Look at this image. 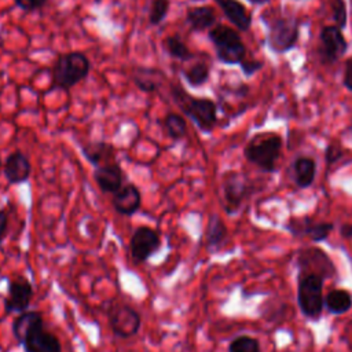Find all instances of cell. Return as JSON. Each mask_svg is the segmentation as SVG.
<instances>
[{"mask_svg":"<svg viewBox=\"0 0 352 352\" xmlns=\"http://www.w3.org/2000/svg\"><path fill=\"white\" fill-rule=\"evenodd\" d=\"M170 94L184 116H187L201 132L210 133L217 122V106L209 98L191 96L182 85L172 84Z\"/></svg>","mask_w":352,"mask_h":352,"instance_id":"obj_1","label":"cell"},{"mask_svg":"<svg viewBox=\"0 0 352 352\" xmlns=\"http://www.w3.org/2000/svg\"><path fill=\"white\" fill-rule=\"evenodd\" d=\"M91 70V62L85 54L73 51L60 54L51 70V87L54 89H70L81 82Z\"/></svg>","mask_w":352,"mask_h":352,"instance_id":"obj_2","label":"cell"},{"mask_svg":"<svg viewBox=\"0 0 352 352\" xmlns=\"http://www.w3.org/2000/svg\"><path fill=\"white\" fill-rule=\"evenodd\" d=\"M282 139L272 132L257 133L245 147V157L264 172H274L280 154Z\"/></svg>","mask_w":352,"mask_h":352,"instance_id":"obj_3","label":"cell"},{"mask_svg":"<svg viewBox=\"0 0 352 352\" xmlns=\"http://www.w3.org/2000/svg\"><path fill=\"white\" fill-rule=\"evenodd\" d=\"M214 45L217 59L224 65H241L246 56V48L239 34L232 28L216 25L208 33Z\"/></svg>","mask_w":352,"mask_h":352,"instance_id":"obj_4","label":"cell"},{"mask_svg":"<svg viewBox=\"0 0 352 352\" xmlns=\"http://www.w3.org/2000/svg\"><path fill=\"white\" fill-rule=\"evenodd\" d=\"M268 30H267V45L271 51L276 54H283L292 50L298 40V21L294 16L276 15L271 19L264 18Z\"/></svg>","mask_w":352,"mask_h":352,"instance_id":"obj_5","label":"cell"},{"mask_svg":"<svg viewBox=\"0 0 352 352\" xmlns=\"http://www.w3.org/2000/svg\"><path fill=\"white\" fill-rule=\"evenodd\" d=\"M297 302L302 315L308 319H318L322 315L323 297V278L316 274H305L298 276Z\"/></svg>","mask_w":352,"mask_h":352,"instance_id":"obj_6","label":"cell"},{"mask_svg":"<svg viewBox=\"0 0 352 352\" xmlns=\"http://www.w3.org/2000/svg\"><path fill=\"white\" fill-rule=\"evenodd\" d=\"M106 315L111 331L118 338H131L138 334L142 319L138 311L126 304H111L106 308Z\"/></svg>","mask_w":352,"mask_h":352,"instance_id":"obj_7","label":"cell"},{"mask_svg":"<svg viewBox=\"0 0 352 352\" xmlns=\"http://www.w3.org/2000/svg\"><path fill=\"white\" fill-rule=\"evenodd\" d=\"M33 298V287L32 283L22 275H15L8 279L7 296L4 300L6 314H22L29 311Z\"/></svg>","mask_w":352,"mask_h":352,"instance_id":"obj_8","label":"cell"},{"mask_svg":"<svg viewBox=\"0 0 352 352\" xmlns=\"http://www.w3.org/2000/svg\"><path fill=\"white\" fill-rule=\"evenodd\" d=\"M161 246V238L158 232L147 226L138 227L129 242V250L132 260L138 264L147 261Z\"/></svg>","mask_w":352,"mask_h":352,"instance_id":"obj_9","label":"cell"},{"mask_svg":"<svg viewBox=\"0 0 352 352\" xmlns=\"http://www.w3.org/2000/svg\"><path fill=\"white\" fill-rule=\"evenodd\" d=\"M250 192L249 180L245 175L230 172L223 182V199L227 213H235Z\"/></svg>","mask_w":352,"mask_h":352,"instance_id":"obj_10","label":"cell"},{"mask_svg":"<svg viewBox=\"0 0 352 352\" xmlns=\"http://www.w3.org/2000/svg\"><path fill=\"white\" fill-rule=\"evenodd\" d=\"M320 45L318 48L319 56L324 63H334L338 60L348 48L346 40L337 26H324L319 34Z\"/></svg>","mask_w":352,"mask_h":352,"instance_id":"obj_11","label":"cell"},{"mask_svg":"<svg viewBox=\"0 0 352 352\" xmlns=\"http://www.w3.org/2000/svg\"><path fill=\"white\" fill-rule=\"evenodd\" d=\"M298 268H300V275H305V274L318 275V271H316L318 268L323 278H329L336 274V268L331 260L326 256L323 250L316 248H308L298 252Z\"/></svg>","mask_w":352,"mask_h":352,"instance_id":"obj_12","label":"cell"},{"mask_svg":"<svg viewBox=\"0 0 352 352\" xmlns=\"http://www.w3.org/2000/svg\"><path fill=\"white\" fill-rule=\"evenodd\" d=\"M18 344L23 346L25 352H62L59 340L44 329V323L32 329Z\"/></svg>","mask_w":352,"mask_h":352,"instance_id":"obj_13","label":"cell"},{"mask_svg":"<svg viewBox=\"0 0 352 352\" xmlns=\"http://www.w3.org/2000/svg\"><path fill=\"white\" fill-rule=\"evenodd\" d=\"M94 180L104 194H114L122 187L124 172L121 165L114 161L95 168Z\"/></svg>","mask_w":352,"mask_h":352,"instance_id":"obj_14","label":"cell"},{"mask_svg":"<svg viewBox=\"0 0 352 352\" xmlns=\"http://www.w3.org/2000/svg\"><path fill=\"white\" fill-rule=\"evenodd\" d=\"M111 205L118 214H122V216L135 214L142 205L140 190L135 184L126 183L117 192L113 194Z\"/></svg>","mask_w":352,"mask_h":352,"instance_id":"obj_15","label":"cell"},{"mask_svg":"<svg viewBox=\"0 0 352 352\" xmlns=\"http://www.w3.org/2000/svg\"><path fill=\"white\" fill-rule=\"evenodd\" d=\"M3 170H4V177L10 184H22L30 177V173H32L30 160L22 151L15 150L7 155Z\"/></svg>","mask_w":352,"mask_h":352,"instance_id":"obj_16","label":"cell"},{"mask_svg":"<svg viewBox=\"0 0 352 352\" xmlns=\"http://www.w3.org/2000/svg\"><path fill=\"white\" fill-rule=\"evenodd\" d=\"M286 228L293 234V235H305L309 236L314 242H322L324 241L329 234L333 231L334 226L331 223H314L311 219L304 217V219H292L287 224Z\"/></svg>","mask_w":352,"mask_h":352,"instance_id":"obj_17","label":"cell"},{"mask_svg":"<svg viewBox=\"0 0 352 352\" xmlns=\"http://www.w3.org/2000/svg\"><path fill=\"white\" fill-rule=\"evenodd\" d=\"M81 154L89 164H92L95 168H98L100 165L114 162L117 151L111 143L98 140V142L85 143L81 147Z\"/></svg>","mask_w":352,"mask_h":352,"instance_id":"obj_18","label":"cell"},{"mask_svg":"<svg viewBox=\"0 0 352 352\" xmlns=\"http://www.w3.org/2000/svg\"><path fill=\"white\" fill-rule=\"evenodd\" d=\"M216 4L220 7L223 14L227 16V19L242 32L249 30L252 25V16L248 12V10L239 3L238 0H214Z\"/></svg>","mask_w":352,"mask_h":352,"instance_id":"obj_19","label":"cell"},{"mask_svg":"<svg viewBox=\"0 0 352 352\" xmlns=\"http://www.w3.org/2000/svg\"><path fill=\"white\" fill-rule=\"evenodd\" d=\"M186 21L192 32H204L212 29L216 22L214 10L209 6L190 7L186 12Z\"/></svg>","mask_w":352,"mask_h":352,"instance_id":"obj_20","label":"cell"},{"mask_svg":"<svg viewBox=\"0 0 352 352\" xmlns=\"http://www.w3.org/2000/svg\"><path fill=\"white\" fill-rule=\"evenodd\" d=\"M164 78H165V76L161 70L151 69V67H138L132 77L135 85L140 91L147 92V94L155 92L161 87Z\"/></svg>","mask_w":352,"mask_h":352,"instance_id":"obj_21","label":"cell"},{"mask_svg":"<svg viewBox=\"0 0 352 352\" xmlns=\"http://www.w3.org/2000/svg\"><path fill=\"white\" fill-rule=\"evenodd\" d=\"M294 182L298 187H309L316 175V164L309 157H298L293 164Z\"/></svg>","mask_w":352,"mask_h":352,"instance_id":"obj_22","label":"cell"},{"mask_svg":"<svg viewBox=\"0 0 352 352\" xmlns=\"http://www.w3.org/2000/svg\"><path fill=\"white\" fill-rule=\"evenodd\" d=\"M227 236V228L223 220L217 214H212L208 221L206 232H205V243L210 250L219 249Z\"/></svg>","mask_w":352,"mask_h":352,"instance_id":"obj_23","label":"cell"},{"mask_svg":"<svg viewBox=\"0 0 352 352\" xmlns=\"http://www.w3.org/2000/svg\"><path fill=\"white\" fill-rule=\"evenodd\" d=\"M324 307L330 314L341 315L349 311L352 307V296L348 290L344 289H334L327 293L324 297Z\"/></svg>","mask_w":352,"mask_h":352,"instance_id":"obj_24","label":"cell"},{"mask_svg":"<svg viewBox=\"0 0 352 352\" xmlns=\"http://www.w3.org/2000/svg\"><path fill=\"white\" fill-rule=\"evenodd\" d=\"M164 128L166 135L175 140L180 142L187 135V122L186 118L176 113H168L164 118Z\"/></svg>","mask_w":352,"mask_h":352,"instance_id":"obj_25","label":"cell"},{"mask_svg":"<svg viewBox=\"0 0 352 352\" xmlns=\"http://www.w3.org/2000/svg\"><path fill=\"white\" fill-rule=\"evenodd\" d=\"M164 48L170 58L182 60V62H186L194 56L179 34L168 36L164 40Z\"/></svg>","mask_w":352,"mask_h":352,"instance_id":"obj_26","label":"cell"},{"mask_svg":"<svg viewBox=\"0 0 352 352\" xmlns=\"http://www.w3.org/2000/svg\"><path fill=\"white\" fill-rule=\"evenodd\" d=\"M184 80L187 81V84L192 88H198L201 85H204L210 76V69L208 66V63L205 62H197L194 65H191L190 67L184 69L182 72Z\"/></svg>","mask_w":352,"mask_h":352,"instance_id":"obj_27","label":"cell"},{"mask_svg":"<svg viewBox=\"0 0 352 352\" xmlns=\"http://www.w3.org/2000/svg\"><path fill=\"white\" fill-rule=\"evenodd\" d=\"M228 352H260V344L253 337L239 336L230 342Z\"/></svg>","mask_w":352,"mask_h":352,"instance_id":"obj_28","label":"cell"},{"mask_svg":"<svg viewBox=\"0 0 352 352\" xmlns=\"http://www.w3.org/2000/svg\"><path fill=\"white\" fill-rule=\"evenodd\" d=\"M169 11V0H153L150 3L148 11V23L151 26L160 25Z\"/></svg>","mask_w":352,"mask_h":352,"instance_id":"obj_29","label":"cell"},{"mask_svg":"<svg viewBox=\"0 0 352 352\" xmlns=\"http://www.w3.org/2000/svg\"><path fill=\"white\" fill-rule=\"evenodd\" d=\"M331 14L333 19L337 23V28L342 29L346 25V4L344 0H331Z\"/></svg>","mask_w":352,"mask_h":352,"instance_id":"obj_30","label":"cell"},{"mask_svg":"<svg viewBox=\"0 0 352 352\" xmlns=\"http://www.w3.org/2000/svg\"><path fill=\"white\" fill-rule=\"evenodd\" d=\"M48 0H14V3L16 4V7H19L23 11H36L38 8H41Z\"/></svg>","mask_w":352,"mask_h":352,"instance_id":"obj_31","label":"cell"},{"mask_svg":"<svg viewBox=\"0 0 352 352\" xmlns=\"http://www.w3.org/2000/svg\"><path fill=\"white\" fill-rule=\"evenodd\" d=\"M239 66H241L243 74L252 76L253 73H256L257 70H260V69L263 67V62L256 60V59H246V58H245Z\"/></svg>","mask_w":352,"mask_h":352,"instance_id":"obj_32","label":"cell"},{"mask_svg":"<svg viewBox=\"0 0 352 352\" xmlns=\"http://www.w3.org/2000/svg\"><path fill=\"white\" fill-rule=\"evenodd\" d=\"M342 157V150L337 144H329L326 148V161L327 164H334Z\"/></svg>","mask_w":352,"mask_h":352,"instance_id":"obj_33","label":"cell"},{"mask_svg":"<svg viewBox=\"0 0 352 352\" xmlns=\"http://www.w3.org/2000/svg\"><path fill=\"white\" fill-rule=\"evenodd\" d=\"M344 85L346 87V89H349V91L352 92V58L348 59V62H346V65H345Z\"/></svg>","mask_w":352,"mask_h":352,"instance_id":"obj_34","label":"cell"},{"mask_svg":"<svg viewBox=\"0 0 352 352\" xmlns=\"http://www.w3.org/2000/svg\"><path fill=\"white\" fill-rule=\"evenodd\" d=\"M7 226H8V216H7V212L0 209V245L6 236V232H7Z\"/></svg>","mask_w":352,"mask_h":352,"instance_id":"obj_35","label":"cell"},{"mask_svg":"<svg viewBox=\"0 0 352 352\" xmlns=\"http://www.w3.org/2000/svg\"><path fill=\"white\" fill-rule=\"evenodd\" d=\"M341 234L345 236V238H351L352 236V224H346L341 228Z\"/></svg>","mask_w":352,"mask_h":352,"instance_id":"obj_36","label":"cell"},{"mask_svg":"<svg viewBox=\"0 0 352 352\" xmlns=\"http://www.w3.org/2000/svg\"><path fill=\"white\" fill-rule=\"evenodd\" d=\"M248 1L252 4H256V6H263V4L268 3V0H248Z\"/></svg>","mask_w":352,"mask_h":352,"instance_id":"obj_37","label":"cell"}]
</instances>
